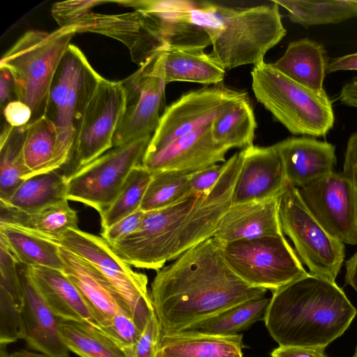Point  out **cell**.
Instances as JSON below:
<instances>
[{
    "mask_svg": "<svg viewBox=\"0 0 357 357\" xmlns=\"http://www.w3.org/2000/svg\"><path fill=\"white\" fill-rule=\"evenodd\" d=\"M266 292L243 281L226 261L222 243L211 237L158 270L150 294L165 334L189 330Z\"/></svg>",
    "mask_w": 357,
    "mask_h": 357,
    "instance_id": "1",
    "label": "cell"
},
{
    "mask_svg": "<svg viewBox=\"0 0 357 357\" xmlns=\"http://www.w3.org/2000/svg\"><path fill=\"white\" fill-rule=\"evenodd\" d=\"M242 158L241 151L226 160L223 174L208 194L188 196L168 207L145 212L137 231L109 245L113 252L130 266L158 271L213 237L231 206Z\"/></svg>",
    "mask_w": 357,
    "mask_h": 357,
    "instance_id": "2",
    "label": "cell"
},
{
    "mask_svg": "<svg viewBox=\"0 0 357 357\" xmlns=\"http://www.w3.org/2000/svg\"><path fill=\"white\" fill-rule=\"evenodd\" d=\"M272 293L263 320L279 346L325 349L357 313L335 282L309 273Z\"/></svg>",
    "mask_w": 357,
    "mask_h": 357,
    "instance_id": "3",
    "label": "cell"
},
{
    "mask_svg": "<svg viewBox=\"0 0 357 357\" xmlns=\"http://www.w3.org/2000/svg\"><path fill=\"white\" fill-rule=\"evenodd\" d=\"M227 6L195 2L191 19L208 36L210 56L226 72L264 61L268 50L286 36L279 6Z\"/></svg>",
    "mask_w": 357,
    "mask_h": 357,
    "instance_id": "4",
    "label": "cell"
},
{
    "mask_svg": "<svg viewBox=\"0 0 357 357\" xmlns=\"http://www.w3.org/2000/svg\"><path fill=\"white\" fill-rule=\"evenodd\" d=\"M76 33L73 26L29 31L2 56L0 68L11 73L17 99L31 109L28 124L45 116L54 76Z\"/></svg>",
    "mask_w": 357,
    "mask_h": 357,
    "instance_id": "5",
    "label": "cell"
},
{
    "mask_svg": "<svg viewBox=\"0 0 357 357\" xmlns=\"http://www.w3.org/2000/svg\"><path fill=\"white\" fill-rule=\"evenodd\" d=\"M252 90L273 116L293 135L325 137L333 128L331 100L294 81L265 61L250 73Z\"/></svg>",
    "mask_w": 357,
    "mask_h": 357,
    "instance_id": "6",
    "label": "cell"
},
{
    "mask_svg": "<svg viewBox=\"0 0 357 357\" xmlns=\"http://www.w3.org/2000/svg\"><path fill=\"white\" fill-rule=\"evenodd\" d=\"M102 78L84 53L70 44L54 76L45 116L57 131L48 172L62 169L69 162L78 123Z\"/></svg>",
    "mask_w": 357,
    "mask_h": 357,
    "instance_id": "7",
    "label": "cell"
},
{
    "mask_svg": "<svg viewBox=\"0 0 357 357\" xmlns=\"http://www.w3.org/2000/svg\"><path fill=\"white\" fill-rule=\"evenodd\" d=\"M34 234L67 249L96 268L121 296L136 321L145 326L155 312L148 290V278L133 271L116 256L102 237L79 229H68L52 234Z\"/></svg>",
    "mask_w": 357,
    "mask_h": 357,
    "instance_id": "8",
    "label": "cell"
},
{
    "mask_svg": "<svg viewBox=\"0 0 357 357\" xmlns=\"http://www.w3.org/2000/svg\"><path fill=\"white\" fill-rule=\"evenodd\" d=\"M222 252L243 281L272 292L308 273L284 234L225 243Z\"/></svg>",
    "mask_w": 357,
    "mask_h": 357,
    "instance_id": "9",
    "label": "cell"
},
{
    "mask_svg": "<svg viewBox=\"0 0 357 357\" xmlns=\"http://www.w3.org/2000/svg\"><path fill=\"white\" fill-rule=\"evenodd\" d=\"M282 230L309 273L335 282L344 259V245L329 234L305 204L299 189L289 183L279 199Z\"/></svg>",
    "mask_w": 357,
    "mask_h": 357,
    "instance_id": "10",
    "label": "cell"
},
{
    "mask_svg": "<svg viewBox=\"0 0 357 357\" xmlns=\"http://www.w3.org/2000/svg\"><path fill=\"white\" fill-rule=\"evenodd\" d=\"M124 108L121 82L102 77L78 123L70 159L62 169L67 181L113 148V138Z\"/></svg>",
    "mask_w": 357,
    "mask_h": 357,
    "instance_id": "11",
    "label": "cell"
},
{
    "mask_svg": "<svg viewBox=\"0 0 357 357\" xmlns=\"http://www.w3.org/2000/svg\"><path fill=\"white\" fill-rule=\"evenodd\" d=\"M152 136L113 147L75 173L68 181V200L105 211L115 199L131 171L142 165Z\"/></svg>",
    "mask_w": 357,
    "mask_h": 357,
    "instance_id": "12",
    "label": "cell"
},
{
    "mask_svg": "<svg viewBox=\"0 0 357 357\" xmlns=\"http://www.w3.org/2000/svg\"><path fill=\"white\" fill-rule=\"evenodd\" d=\"M248 96L223 82L183 94L168 105L144 155L154 153L180 137L210 124L222 112Z\"/></svg>",
    "mask_w": 357,
    "mask_h": 357,
    "instance_id": "13",
    "label": "cell"
},
{
    "mask_svg": "<svg viewBox=\"0 0 357 357\" xmlns=\"http://www.w3.org/2000/svg\"><path fill=\"white\" fill-rule=\"evenodd\" d=\"M300 195L312 215L332 236L357 244V186L335 171L301 188Z\"/></svg>",
    "mask_w": 357,
    "mask_h": 357,
    "instance_id": "14",
    "label": "cell"
},
{
    "mask_svg": "<svg viewBox=\"0 0 357 357\" xmlns=\"http://www.w3.org/2000/svg\"><path fill=\"white\" fill-rule=\"evenodd\" d=\"M120 82L125 93V108L113 138V147L153 135L160 119L167 84L146 75L141 67Z\"/></svg>",
    "mask_w": 357,
    "mask_h": 357,
    "instance_id": "15",
    "label": "cell"
},
{
    "mask_svg": "<svg viewBox=\"0 0 357 357\" xmlns=\"http://www.w3.org/2000/svg\"><path fill=\"white\" fill-rule=\"evenodd\" d=\"M73 26L77 33L93 32L119 40L139 66L165 46L154 19L140 10L114 15L90 11Z\"/></svg>",
    "mask_w": 357,
    "mask_h": 357,
    "instance_id": "16",
    "label": "cell"
},
{
    "mask_svg": "<svg viewBox=\"0 0 357 357\" xmlns=\"http://www.w3.org/2000/svg\"><path fill=\"white\" fill-rule=\"evenodd\" d=\"M229 149L215 142L211 123L178 137L161 150L144 155L142 165L152 174H192L226 161Z\"/></svg>",
    "mask_w": 357,
    "mask_h": 357,
    "instance_id": "17",
    "label": "cell"
},
{
    "mask_svg": "<svg viewBox=\"0 0 357 357\" xmlns=\"http://www.w3.org/2000/svg\"><path fill=\"white\" fill-rule=\"evenodd\" d=\"M241 151L242 162L233 190L231 205L279 198L289 183L275 145H253Z\"/></svg>",
    "mask_w": 357,
    "mask_h": 357,
    "instance_id": "18",
    "label": "cell"
},
{
    "mask_svg": "<svg viewBox=\"0 0 357 357\" xmlns=\"http://www.w3.org/2000/svg\"><path fill=\"white\" fill-rule=\"evenodd\" d=\"M23 293L22 322L24 339L35 351L52 357H70L57 317L43 298L34 281L31 268L17 264Z\"/></svg>",
    "mask_w": 357,
    "mask_h": 357,
    "instance_id": "19",
    "label": "cell"
},
{
    "mask_svg": "<svg viewBox=\"0 0 357 357\" xmlns=\"http://www.w3.org/2000/svg\"><path fill=\"white\" fill-rule=\"evenodd\" d=\"M141 67L150 76L166 84L195 82L206 86L223 82L226 71L204 48L166 45L158 50Z\"/></svg>",
    "mask_w": 357,
    "mask_h": 357,
    "instance_id": "20",
    "label": "cell"
},
{
    "mask_svg": "<svg viewBox=\"0 0 357 357\" xmlns=\"http://www.w3.org/2000/svg\"><path fill=\"white\" fill-rule=\"evenodd\" d=\"M287 182L305 187L334 172L335 146L308 137H290L274 144Z\"/></svg>",
    "mask_w": 357,
    "mask_h": 357,
    "instance_id": "21",
    "label": "cell"
},
{
    "mask_svg": "<svg viewBox=\"0 0 357 357\" xmlns=\"http://www.w3.org/2000/svg\"><path fill=\"white\" fill-rule=\"evenodd\" d=\"M122 6L141 10L153 17L166 45L206 48L211 45L202 28L194 24L191 9L195 1L180 0L113 1Z\"/></svg>",
    "mask_w": 357,
    "mask_h": 357,
    "instance_id": "22",
    "label": "cell"
},
{
    "mask_svg": "<svg viewBox=\"0 0 357 357\" xmlns=\"http://www.w3.org/2000/svg\"><path fill=\"white\" fill-rule=\"evenodd\" d=\"M59 247L64 263L63 272L75 285L90 308L95 326L105 324L120 311L132 316L123 299L100 271L67 249Z\"/></svg>",
    "mask_w": 357,
    "mask_h": 357,
    "instance_id": "23",
    "label": "cell"
},
{
    "mask_svg": "<svg viewBox=\"0 0 357 357\" xmlns=\"http://www.w3.org/2000/svg\"><path fill=\"white\" fill-rule=\"evenodd\" d=\"M279 199L231 205L213 237L225 244L284 234L279 217Z\"/></svg>",
    "mask_w": 357,
    "mask_h": 357,
    "instance_id": "24",
    "label": "cell"
},
{
    "mask_svg": "<svg viewBox=\"0 0 357 357\" xmlns=\"http://www.w3.org/2000/svg\"><path fill=\"white\" fill-rule=\"evenodd\" d=\"M328 61L321 44L304 38L289 43L284 53L272 63L294 81L326 97L324 83Z\"/></svg>",
    "mask_w": 357,
    "mask_h": 357,
    "instance_id": "25",
    "label": "cell"
},
{
    "mask_svg": "<svg viewBox=\"0 0 357 357\" xmlns=\"http://www.w3.org/2000/svg\"><path fill=\"white\" fill-rule=\"evenodd\" d=\"M30 268L43 298L57 317L63 320L88 321L95 326L90 308L75 285L62 271L45 267Z\"/></svg>",
    "mask_w": 357,
    "mask_h": 357,
    "instance_id": "26",
    "label": "cell"
},
{
    "mask_svg": "<svg viewBox=\"0 0 357 357\" xmlns=\"http://www.w3.org/2000/svg\"><path fill=\"white\" fill-rule=\"evenodd\" d=\"M243 335L193 331L161 334L158 354L166 357H243Z\"/></svg>",
    "mask_w": 357,
    "mask_h": 357,
    "instance_id": "27",
    "label": "cell"
},
{
    "mask_svg": "<svg viewBox=\"0 0 357 357\" xmlns=\"http://www.w3.org/2000/svg\"><path fill=\"white\" fill-rule=\"evenodd\" d=\"M77 212L68 200L32 211H20L0 203V225L19 227L37 234L61 233L68 229H79Z\"/></svg>",
    "mask_w": 357,
    "mask_h": 357,
    "instance_id": "28",
    "label": "cell"
},
{
    "mask_svg": "<svg viewBox=\"0 0 357 357\" xmlns=\"http://www.w3.org/2000/svg\"><path fill=\"white\" fill-rule=\"evenodd\" d=\"M0 243L19 264L63 270L59 245L34 234L12 225H0Z\"/></svg>",
    "mask_w": 357,
    "mask_h": 357,
    "instance_id": "29",
    "label": "cell"
},
{
    "mask_svg": "<svg viewBox=\"0 0 357 357\" xmlns=\"http://www.w3.org/2000/svg\"><path fill=\"white\" fill-rule=\"evenodd\" d=\"M68 181L59 170L40 173L23 180L6 202L11 208L32 211L67 199Z\"/></svg>",
    "mask_w": 357,
    "mask_h": 357,
    "instance_id": "30",
    "label": "cell"
},
{
    "mask_svg": "<svg viewBox=\"0 0 357 357\" xmlns=\"http://www.w3.org/2000/svg\"><path fill=\"white\" fill-rule=\"evenodd\" d=\"M257 121L248 96L219 114L211 123V134L218 144L228 149L253 146Z\"/></svg>",
    "mask_w": 357,
    "mask_h": 357,
    "instance_id": "31",
    "label": "cell"
},
{
    "mask_svg": "<svg viewBox=\"0 0 357 357\" xmlns=\"http://www.w3.org/2000/svg\"><path fill=\"white\" fill-rule=\"evenodd\" d=\"M288 13L289 20L305 28L339 24L357 17V0H272Z\"/></svg>",
    "mask_w": 357,
    "mask_h": 357,
    "instance_id": "32",
    "label": "cell"
},
{
    "mask_svg": "<svg viewBox=\"0 0 357 357\" xmlns=\"http://www.w3.org/2000/svg\"><path fill=\"white\" fill-rule=\"evenodd\" d=\"M63 340L79 357H128L124 351L96 326L88 321H61Z\"/></svg>",
    "mask_w": 357,
    "mask_h": 357,
    "instance_id": "33",
    "label": "cell"
},
{
    "mask_svg": "<svg viewBox=\"0 0 357 357\" xmlns=\"http://www.w3.org/2000/svg\"><path fill=\"white\" fill-rule=\"evenodd\" d=\"M26 126L6 123L0 137V202H6L26 178L23 143Z\"/></svg>",
    "mask_w": 357,
    "mask_h": 357,
    "instance_id": "34",
    "label": "cell"
},
{
    "mask_svg": "<svg viewBox=\"0 0 357 357\" xmlns=\"http://www.w3.org/2000/svg\"><path fill=\"white\" fill-rule=\"evenodd\" d=\"M56 142V128L46 116L26 125L22 148L25 178L48 172Z\"/></svg>",
    "mask_w": 357,
    "mask_h": 357,
    "instance_id": "35",
    "label": "cell"
},
{
    "mask_svg": "<svg viewBox=\"0 0 357 357\" xmlns=\"http://www.w3.org/2000/svg\"><path fill=\"white\" fill-rule=\"evenodd\" d=\"M270 298L252 299L208 319L189 330L217 335H234L264 319Z\"/></svg>",
    "mask_w": 357,
    "mask_h": 357,
    "instance_id": "36",
    "label": "cell"
},
{
    "mask_svg": "<svg viewBox=\"0 0 357 357\" xmlns=\"http://www.w3.org/2000/svg\"><path fill=\"white\" fill-rule=\"evenodd\" d=\"M153 174L139 165L135 167L110 206L100 213L102 230L140 209Z\"/></svg>",
    "mask_w": 357,
    "mask_h": 357,
    "instance_id": "37",
    "label": "cell"
},
{
    "mask_svg": "<svg viewBox=\"0 0 357 357\" xmlns=\"http://www.w3.org/2000/svg\"><path fill=\"white\" fill-rule=\"evenodd\" d=\"M190 174L174 172L153 174L140 210L144 212L158 210L173 205L190 195Z\"/></svg>",
    "mask_w": 357,
    "mask_h": 357,
    "instance_id": "38",
    "label": "cell"
},
{
    "mask_svg": "<svg viewBox=\"0 0 357 357\" xmlns=\"http://www.w3.org/2000/svg\"><path fill=\"white\" fill-rule=\"evenodd\" d=\"M97 328L118 344L128 357L144 328L131 314L124 311L119 312Z\"/></svg>",
    "mask_w": 357,
    "mask_h": 357,
    "instance_id": "39",
    "label": "cell"
},
{
    "mask_svg": "<svg viewBox=\"0 0 357 357\" xmlns=\"http://www.w3.org/2000/svg\"><path fill=\"white\" fill-rule=\"evenodd\" d=\"M112 1L84 0L58 2L52 8V15L60 27L74 25L83 15L97 5Z\"/></svg>",
    "mask_w": 357,
    "mask_h": 357,
    "instance_id": "40",
    "label": "cell"
},
{
    "mask_svg": "<svg viewBox=\"0 0 357 357\" xmlns=\"http://www.w3.org/2000/svg\"><path fill=\"white\" fill-rule=\"evenodd\" d=\"M160 337L161 328L154 312L128 357H156Z\"/></svg>",
    "mask_w": 357,
    "mask_h": 357,
    "instance_id": "41",
    "label": "cell"
},
{
    "mask_svg": "<svg viewBox=\"0 0 357 357\" xmlns=\"http://www.w3.org/2000/svg\"><path fill=\"white\" fill-rule=\"evenodd\" d=\"M226 167L225 161L223 163L213 165L190 174L189 182L190 195L208 194L220 180Z\"/></svg>",
    "mask_w": 357,
    "mask_h": 357,
    "instance_id": "42",
    "label": "cell"
},
{
    "mask_svg": "<svg viewBox=\"0 0 357 357\" xmlns=\"http://www.w3.org/2000/svg\"><path fill=\"white\" fill-rule=\"evenodd\" d=\"M145 212L138 210L110 227L102 230L101 237L109 244L119 241L134 233L141 225Z\"/></svg>",
    "mask_w": 357,
    "mask_h": 357,
    "instance_id": "43",
    "label": "cell"
},
{
    "mask_svg": "<svg viewBox=\"0 0 357 357\" xmlns=\"http://www.w3.org/2000/svg\"><path fill=\"white\" fill-rule=\"evenodd\" d=\"M3 114L6 123L15 128L27 125L32 116L31 108L18 100L8 103L3 109Z\"/></svg>",
    "mask_w": 357,
    "mask_h": 357,
    "instance_id": "44",
    "label": "cell"
},
{
    "mask_svg": "<svg viewBox=\"0 0 357 357\" xmlns=\"http://www.w3.org/2000/svg\"><path fill=\"white\" fill-rule=\"evenodd\" d=\"M342 172L357 186V131L352 133L348 139Z\"/></svg>",
    "mask_w": 357,
    "mask_h": 357,
    "instance_id": "45",
    "label": "cell"
},
{
    "mask_svg": "<svg viewBox=\"0 0 357 357\" xmlns=\"http://www.w3.org/2000/svg\"><path fill=\"white\" fill-rule=\"evenodd\" d=\"M323 348L279 346L271 352V357H328Z\"/></svg>",
    "mask_w": 357,
    "mask_h": 357,
    "instance_id": "46",
    "label": "cell"
},
{
    "mask_svg": "<svg viewBox=\"0 0 357 357\" xmlns=\"http://www.w3.org/2000/svg\"><path fill=\"white\" fill-rule=\"evenodd\" d=\"M0 102L3 107L10 102L17 100L15 91V82L11 73L6 68H0Z\"/></svg>",
    "mask_w": 357,
    "mask_h": 357,
    "instance_id": "47",
    "label": "cell"
},
{
    "mask_svg": "<svg viewBox=\"0 0 357 357\" xmlns=\"http://www.w3.org/2000/svg\"><path fill=\"white\" fill-rule=\"evenodd\" d=\"M341 70H357V52L337 56L328 61L326 74Z\"/></svg>",
    "mask_w": 357,
    "mask_h": 357,
    "instance_id": "48",
    "label": "cell"
},
{
    "mask_svg": "<svg viewBox=\"0 0 357 357\" xmlns=\"http://www.w3.org/2000/svg\"><path fill=\"white\" fill-rule=\"evenodd\" d=\"M338 100L345 106L357 109V76L342 87Z\"/></svg>",
    "mask_w": 357,
    "mask_h": 357,
    "instance_id": "49",
    "label": "cell"
},
{
    "mask_svg": "<svg viewBox=\"0 0 357 357\" xmlns=\"http://www.w3.org/2000/svg\"><path fill=\"white\" fill-rule=\"evenodd\" d=\"M345 283L357 292V251L346 261Z\"/></svg>",
    "mask_w": 357,
    "mask_h": 357,
    "instance_id": "50",
    "label": "cell"
},
{
    "mask_svg": "<svg viewBox=\"0 0 357 357\" xmlns=\"http://www.w3.org/2000/svg\"><path fill=\"white\" fill-rule=\"evenodd\" d=\"M9 357H52L40 352L29 351L26 350L16 351L9 355Z\"/></svg>",
    "mask_w": 357,
    "mask_h": 357,
    "instance_id": "51",
    "label": "cell"
},
{
    "mask_svg": "<svg viewBox=\"0 0 357 357\" xmlns=\"http://www.w3.org/2000/svg\"><path fill=\"white\" fill-rule=\"evenodd\" d=\"M351 357H357V346L356 347L355 352Z\"/></svg>",
    "mask_w": 357,
    "mask_h": 357,
    "instance_id": "52",
    "label": "cell"
},
{
    "mask_svg": "<svg viewBox=\"0 0 357 357\" xmlns=\"http://www.w3.org/2000/svg\"><path fill=\"white\" fill-rule=\"evenodd\" d=\"M156 357H166V356H162V355H160V354L157 353Z\"/></svg>",
    "mask_w": 357,
    "mask_h": 357,
    "instance_id": "53",
    "label": "cell"
}]
</instances>
